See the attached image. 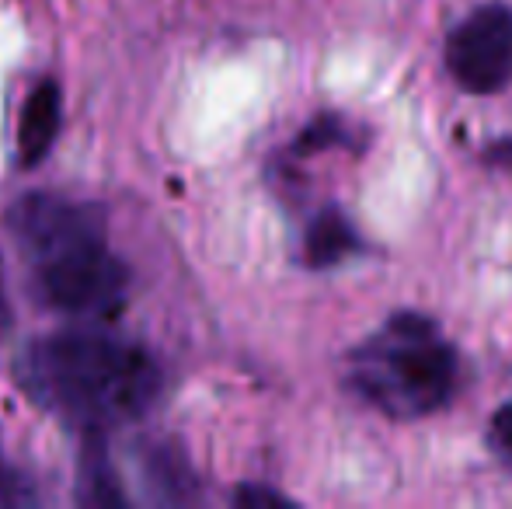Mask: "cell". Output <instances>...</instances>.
<instances>
[{
    "instance_id": "7",
    "label": "cell",
    "mask_w": 512,
    "mask_h": 509,
    "mask_svg": "<svg viewBox=\"0 0 512 509\" xmlns=\"http://www.w3.org/2000/svg\"><path fill=\"white\" fill-rule=\"evenodd\" d=\"M140 471L150 499H157V503H192L199 496L196 475H192L185 454L164 440L143 447Z\"/></svg>"
},
{
    "instance_id": "13",
    "label": "cell",
    "mask_w": 512,
    "mask_h": 509,
    "mask_svg": "<svg viewBox=\"0 0 512 509\" xmlns=\"http://www.w3.org/2000/svg\"><path fill=\"white\" fill-rule=\"evenodd\" d=\"M234 503L244 509H265V506H293V499H286L276 489H262V485H244L234 492Z\"/></svg>"
},
{
    "instance_id": "3",
    "label": "cell",
    "mask_w": 512,
    "mask_h": 509,
    "mask_svg": "<svg viewBox=\"0 0 512 509\" xmlns=\"http://www.w3.org/2000/svg\"><path fill=\"white\" fill-rule=\"evenodd\" d=\"M32 279L39 300L53 311L112 318L126 300L129 272L108 252L105 234H98L32 262Z\"/></svg>"
},
{
    "instance_id": "6",
    "label": "cell",
    "mask_w": 512,
    "mask_h": 509,
    "mask_svg": "<svg viewBox=\"0 0 512 509\" xmlns=\"http://www.w3.org/2000/svg\"><path fill=\"white\" fill-rule=\"evenodd\" d=\"M63 119V98L56 81L35 84V91L21 105V123H18V164L21 168H35L42 157L53 150L56 133H60Z\"/></svg>"
},
{
    "instance_id": "2",
    "label": "cell",
    "mask_w": 512,
    "mask_h": 509,
    "mask_svg": "<svg viewBox=\"0 0 512 509\" xmlns=\"http://www.w3.org/2000/svg\"><path fill=\"white\" fill-rule=\"evenodd\" d=\"M460 356L422 311H398L349 353V387L387 419H422L453 398Z\"/></svg>"
},
{
    "instance_id": "15",
    "label": "cell",
    "mask_w": 512,
    "mask_h": 509,
    "mask_svg": "<svg viewBox=\"0 0 512 509\" xmlns=\"http://www.w3.org/2000/svg\"><path fill=\"white\" fill-rule=\"evenodd\" d=\"M7 328V297H4V272H0V332Z\"/></svg>"
},
{
    "instance_id": "11",
    "label": "cell",
    "mask_w": 512,
    "mask_h": 509,
    "mask_svg": "<svg viewBox=\"0 0 512 509\" xmlns=\"http://www.w3.org/2000/svg\"><path fill=\"white\" fill-rule=\"evenodd\" d=\"M488 447H492L495 461L506 471H512V401L492 415V426H488Z\"/></svg>"
},
{
    "instance_id": "8",
    "label": "cell",
    "mask_w": 512,
    "mask_h": 509,
    "mask_svg": "<svg viewBox=\"0 0 512 509\" xmlns=\"http://www.w3.org/2000/svg\"><path fill=\"white\" fill-rule=\"evenodd\" d=\"M359 252H363V238L338 206H328L310 220L304 234V262L310 269H331Z\"/></svg>"
},
{
    "instance_id": "9",
    "label": "cell",
    "mask_w": 512,
    "mask_h": 509,
    "mask_svg": "<svg viewBox=\"0 0 512 509\" xmlns=\"http://www.w3.org/2000/svg\"><path fill=\"white\" fill-rule=\"evenodd\" d=\"M81 503H88V506H126V492L119 489L112 468H108V457L102 450V436H84Z\"/></svg>"
},
{
    "instance_id": "1",
    "label": "cell",
    "mask_w": 512,
    "mask_h": 509,
    "mask_svg": "<svg viewBox=\"0 0 512 509\" xmlns=\"http://www.w3.org/2000/svg\"><path fill=\"white\" fill-rule=\"evenodd\" d=\"M18 384L67 426L84 436H105L154 405L161 370L147 349L119 335L74 328L35 339L18 356Z\"/></svg>"
},
{
    "instance_id": "14",
    "label": "cell",
    "mask_w": 512,
    "mask_h": 509,
    "mask_svg": "<svg viewBox=\"0 0 512 509\" xmlns=\"http://www.w3.org/2000/svg\"><path fill=\"white\" fill-rule=\"evenodd\" d=\"M485 164H492V168H512V140H495L485 150Z\"/></svg>"
},
{
    "instance_id": "10",
    "label": "cell",
    "mask_w": 512,
    "mask_h": 509,
    "mask_svg": "<svg viewBox=\"0 0 512 509\" xmlns=\"http://www.w3.org/2000/svg\"><path fill=\"white\" fill-rule=\"evenodd\" d=\"M345 143H349V126L342 123V116H317L314 123L293 140V154L310 157L328 147H345Z\"/></svg>"
},
{
    "instance_id": "4",
    "label": "cell",
    "mask_w": 512,
    "mask_h": 509,
    "mask_svg": "<svg viewBox=\"0 0 512 509\" xmlns=\"http://www.w3.org/2000/svg\"><path fill=\"white\" fill-rule=\"evenodd\" d=\"M446 70L471 95H495L512 81V7H474L446 39Z\"/></svg>"
},
{
    "instance_id": "5",
    "label": "cell",
    "mask_w": 512,
    "mask_h": 509,
    "mask_svg": "<svg viewBox=\"0 0 512 509\" xmlns=\"http://www.w3.org/2000/svg\"><path fill=\"white\" fill-rule=\"evenodd\" d=\"M7 234L28 262L60 252L74 241L105 234V213L95 203H74L56 192H25L7 210Z\"/></svg>"
},
{
    "instance_id": "12",
    "label": "cell",
    "mask_w": 512,
    "mask_h": 509,
    "mask_svg": "<svg viewBox=\"0 0 512 509\" xmlns=\"http://www.w3.org/2000/svg\"><path fill=\"white\" fill-rule=\"evenodd\" d=\"M28 503H35L32 482L0 457V506H28Z\"/></svg>"
}]
</instances>
